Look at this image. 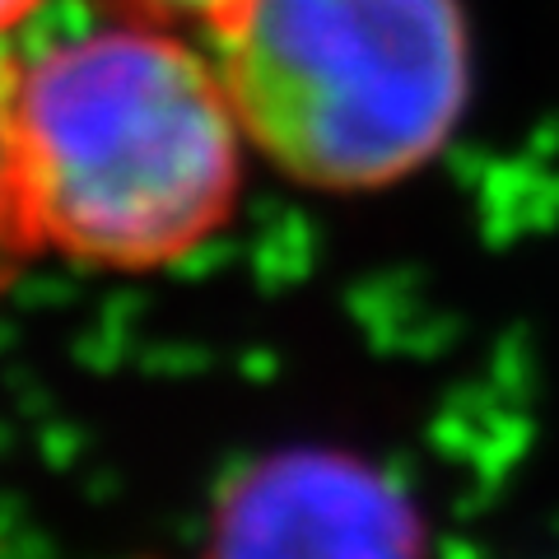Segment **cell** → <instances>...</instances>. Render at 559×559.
<instances>
[{
	"instance_id": "5",
	"label": "cell",
	"mask_w": 559,
	"mask_h": 559,
	"mask_svg": "<svg viewBox=\"0 0 559 559\" xmlns=\"http://www.w3.org/2000/svg\"><path fill=\"white\" fill-rule=\"evenodd\" d=\"M117 5L140 10V14H154V20H168V24L210 28V24H219L234 5H242V0H117Z\"/></svg>"
},
{
	"instance_id": "6",
	"label": "cell",
	"mask_w": 559,
	"mask_h": 559,
	"mask_svg": "<svg viewBox=\"0 0 559 559\" xmlns=\"http://www.w3.org/2000/svg\"><path fill=\"white\" fill-rule=\"evenodd\" d=\"M47 5L51 0H0V47H10Z\"/></svg>"
},
{
	"instance_id": "2",
	"label": "cell",
	"mask_w": 559,
	"mask_h": 559,
	"mask_svg": "<svg viewBox=\"0 0 559 559\" xmlns=\"http://www.w3.org/2000/svg\"><path fill=\"white\" fill-rule=\"evenodd\" d=\"M205 38L248 145L308 191L415 178L471 103L462 0H242Z\"/></svg>"
},
{
	"instance_id": "4",
	"label": "cell",
	"mask_w": 559,
	"mask_h": 559,
	"mask_svg": "<svg viewBox=\"0 0 559 559\" xmlns=\"http://www.w3.org/2000/svg\"><path fill=\"white\" fill-rule=\"evenodd\" d=\"M5 90H10V47H0V299L20 280L24 261L38 257L24 224L20 197H14V173H10V135H5Z\"/></svg>"
},
{
	"instance_id": "1",
	"label": "cell",
	"mask_w": 559,
	"mask_h": 559,
	"mask_svg": "<svg viewBox=\"0 0 559 559\" xmlns=\"http://www.w3.org/2000/svg\"><path fill=\"white\" fill-rule=\"evenodd\" d=\"M5 135L33 248L112 275L201 252L252 150L210 47L117 0H51L10 43Z\"/></svg>"
},
{
	"instance_id": "3",
	"label": "cell",
	"mask_w": 559,
	"mask_h": 559,
	"mask_svg": "<svg viewBox=\"0 0 559 559\" xmlns=\"http://www.w3.org/2000/svg\"><path fill=\"white\" fill-rule=\"evenodd\" d=\"M210 559H425L401 489L349 452L299 448L257 462L219 503Z\"/></svg>"
}]
</instances>
